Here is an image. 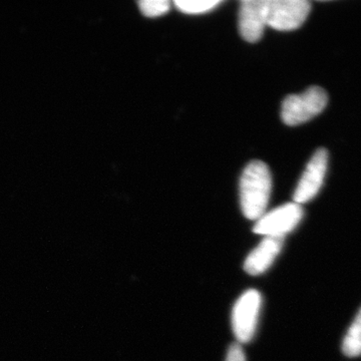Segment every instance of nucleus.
Wrapping results in <instances>:
<instances>
[{
  "instance_id": "1",
  "label": "nucleus",
  "mask_w": 361,
  "mask_h": 361,
  "mask_svg": "<svg viewBox=\"0 0 361 361\" xmlns=\"http://www.w3.org/2000/svg\"><path fill=\"white\" fill-rule=\"evenodd\" d=\"M272 177L262 161H252L244 169L240 179V204L249 220L257 221L264 215L270 200Z\"/></svg>"
},
{
  "instance_id": "2",
  "label": "nucleus",
  "mask_w": 361,
  "mask_h": 361,
  "mask_svg": "<svg viewBox=\"0 0 361 361\" xmlns=\"http://www.w3.org/2000/svg\"><path fill=\"white\" fill-rule=\"evenodd\" d=\"M327 103L329 96L322 87H308L302 94H291L284 99L282 121L287 126L301 125L322 114Z\"/></svg>"
},
{
  "instance_id": "3",
  "label": "nucleus",
  "mask_w": 361,
  "mask_h": 361,
  "mask_svg": "<svg viewBox=\"0 0 361 361\" xmlns=\"http://www.w3.org/2000/svg\"><path fill=\"white\" fill-rule=\"evenodd\" d=\"M262 296L257 290L246 291L239 297L232 311V329L239 344L248 343L257 329Z\"/></svg>"
},
{
  "instance_id": "4",
  "label": "nucleus",
  "mask_w": 361,
  "mask_h": 361,
  "mask_svg": "<svg viewBox=\"0 0 361 361\" xmlns=\"http://www.w3.org/2000/svg\"><path fill=\"white\" fill-rule=\"evenodd\" d=\"M310 11L307 0H267L266 25L280 32L295 30L305 23Z\"/></svg>"
},
{
  "instance_id": "5",
  "label": "nucleus",
  "mask_w": 361,
  "mask_h": 361,
  "mask_svg": "<svg viewBox=\"0 0 361 361\" xmlns=\"http://www.w3.org/2000/svg\"><path fill=\"white\" fill-rule=\"evenodd\" d=\"M302 206L287 203L261 216L254 225L253 232L264 237L284 238L293 231L303 218Z\"/></svg>"
},
{
  "instance_id": "6",
  "label": "nucleus",
  "mask_w": 361,
  "mask_h": 361,
  "mask_svg": "<svg viewBox=\"0 0 361 361\" xmlns=\"http://www.w3.org/2000/svg\"><path fill=\"white\" fill-rule=\"evenodd\" d=\"M327 167L329 152L323 148L318 149L308 161L305 171L299 180L293 195L294 203L302 205L312 200L319 193L326 175Z\"/></svg>"
},
{
  "instance_id": "7",
  "label": "nucleus",
  "mask_w": 361,
  "mask_h": 361,
  "mask_svg": "<svg viewBox=\"0 0 361 361\" xmlns=\"http://www.w3.org/2000/svg\"><path fill=\"white\" fill-rule=\"evenodd\" d=\"M267 0H243L240 4L239 32L246 42H257L266 26Z\"/></svg>"
},
{
  "instance_id": "8",
  "label": "nucleus",
  "mask_w": 361,
  "mask_h": 361,
  "mask_svg": "<svg viewBox=\"0 0 361 361\" xmlns=\"http://www.w3.org/2000/svg\"><path fill=\"white\" fill-rule=\"evenodd\" d=\"M284 238L265 237L253 251L247 256L244 270L248 274L257 276L269 269L283 248Z\"/></svg>"
},
{
  "instance_id": "9",
  "label": "nucleus",
  "mask_w": 361,
  "mask_h": 361,
  "mask_svg": "<svg viewBox=\"0 0 361 361\" xmlns=\"http://www.w3.org/2000/svg\"><path fill=\"white\" fill-rule=\"evenodd\" d=\"M342 351L348 357L361 355V308L344 336Z\"/></svg>"
},
{
  "instance_id": "10",
  "label": "nucleus",
  "mask_w": 361,
  "mask_h": 361,
  "mask_svg": "<svg viewBox=\"0 0 361 361\" xmlns=\"http://www.w3.org/2000/svg\"><path fill=\"white\" fill-rule=\"evenodd\" d=\"M222 4V0H177L175 1V6L180 13L186 14L207 13Z\"/></svg>"
},
{
  "instance_id": "11",
  "label": "nucleus",
  "mask_w": 361,
  "mask_h": 361,
  "mask_svg": "<svg viewBox=\"0 0 361 361\" xmlns=\"http://www.w3.org/2000/svg\"><path fill=\"white\" fill-rule=\"evenodd\" d=\"M144 16L148 18H157L169 13L171 2L168 0H142L137 2Z\"/></svg>"
},
{
  "instance_id": "12",
  "label": "nucleus",
  "mask_w": 361,
  "mask_h": 361,
  "mask_svg": "<svg viewBox=\"0 0 361 361\" xmlns=\"http://www.w3.org/2000/svg\"><path fill=\"white\" fill-rule=\"evenodd\" d=\"M226 361H246L245 353L241 344L235 343L230 345L226 356Z\"/></svg>"
}]
</instances>
